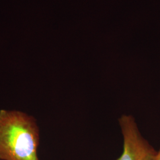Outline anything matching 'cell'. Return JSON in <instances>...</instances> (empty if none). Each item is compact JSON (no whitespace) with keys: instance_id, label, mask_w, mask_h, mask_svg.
Masks as SVG:
<instances>
[{"instance_id":"obj_1","label":"cell","mask_w":160,"mask_h":160,"mask_svg":"<svg viewBox=\"0 0 160 160\" xmlns=\"http://www.w3.org/2000/svg\"><path fill=\"white\" fill-rule=\"evenodd\" d=\"M39 128L34 117L0 110V160H39Z\"/></svg>"},{"instance_id":"obj_2","label":"cell","mask_w":160,"mask_h":160,"mask_svg":"<svg viewBox=\"0 0 160 160\" xmlns=\"http://www.w3.org/2000/svg\"><path fill=\"white\" fill-rule=\"evenodd\" d=\"M123 137V151L116 160H154L157 151L143 138L134 118L123 114L119 119Z\"/></svg>"},{"instance_id":"obj_3","label":"cell","mask_w":160,"mask_h":160,"mask_svg":"<svg viewBox=\"0 0 160 160\" xmlns=\"http://www.w3.org/2000/svg\"><path fill=\"white\" fill-rule=\"evenodd\" d=\"M154 160H160V149L157 151V154L156 155Z\"/></svg>"}]
</instances>
